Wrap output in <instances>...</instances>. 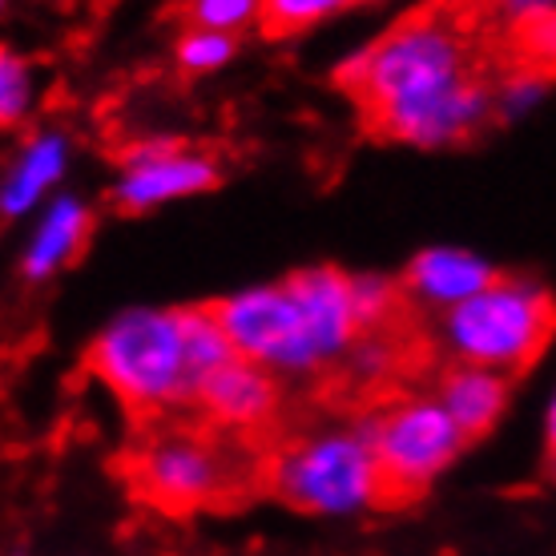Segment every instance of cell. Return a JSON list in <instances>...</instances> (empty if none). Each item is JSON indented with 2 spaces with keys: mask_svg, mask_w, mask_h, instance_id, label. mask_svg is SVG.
<instances>
[{
  "mask_svg": "<svg viewBox=\"0 0 556 556\" xmlns=\"http://www.w3.org/2000/svg\"><path fill=\"white\" fill-rule=\"evenodd\" d=\"M496 16L484 0H435L343 61L339 85L376 138L459 146L496 110Z\"/></svg>",
  "mask_w": 556,
  "mask_h": 556,
  "instance_id": "cell-1",
  "label": "cell"
},
{
  "mask_svg": "<svg viewBox=\"0 0 556 556\" xmlns=\"http://www.w3.org/2000/svg\"><path fill=\"white\" fill-rule=\"evenodd\" d=\"M235 359L214 306L190 311H129L93 339L89 371L138 416H166L194 404L198 383Z\"/></svg>",
  "mask_w": 556,
  "mask_h": 556,
  "instance_id": "cell-2",
  "label": "cell"
},
{
  "mask_svg": "<svg viewBox=\"0 0 556 556\" xmlns=\"http://www.w3.org/2000/svg\"><path fill=\"white\" fill-rule=\"evenodd\" d=\"M251 440L214 428H157L126 456V480L141 504L190 516L218 508L251 488H266V452L247 456Z\"/></svg>",
  "mask_w": 556,
  "mask_h": 556,
  "instance_id": "cell-3",
  "label": "cell"
},
{
  "mask_svg": "<svg viewBox=\"0 0 556 556\" xmlns=\"http://www.w3.org/2000/svg\"><path fill=\"white\" fill-rule=\"evenodd\" d=\"M266 492L299 513H359L383 504V472L367 428H331L266 452Z\"/></svg>",
  "mask_w": 556,
  "mask_h": 556,
  "instance_id": "cell-4",
  "label": "cell"
},
{
  "mask_svg": "<svg viewBox=\"0 0 556 556\" xmlns=\"http://www.w3.org/2000/svg\"><path fill=\"white\" fill-rule=\"evenodd\" d=\"M444 348L459 363L520 376L556 334V299L536 282L492 278L484 291L444 315Z\"/></svg>",
  "mask_w": 556,
  "mask_h": 556,
  "instance_id": "cell-5",
  "label": "cell"
},
{
  "mask_svg": "<svg viewBox=\"0 0 556 556\" xmlns=\"http://www.w3.org/2000/svg\"><path fill=\"white\" fill-rule=\"evenodd\" d=\"M383 472V504H407L424 496L464 447V431L440 400H400L367 424Z\"/></svg>",
  "mask_w": 556,
  "mask_h": 556,
  "instance_id": "cell-6",
  "label": "cell"
},
{
  "mask_svg": "<svg viewBox=\"0 0 556 556\" xmlns=\"http://www.w3.org/2000/svg\"><path fill=\"white\" fill-rule=\"evenodd\" d=\"M214 315L223 323L235 355L263 363V367H282V371H311L303 311L287 282L230 294L214 306Z\"/></svg>",
  "mask_w": 556,
  "mask_h": 556,
  "instance_id": "cell-7",
  "label": "cell"
},
{
  "mask_svg": "<svg viewBox=\"0 0 556 556\" xmlns=\"http://www.w3.org/2000/svg\"><path fill=\"white\" fill-rule=\"evenodd\" d=\"M122 181L113 186V206L126 214H141L174 198L206 194L218 181V166L206 153H194L178 141H138L134 150L122 153Z\"/></svg>",
  "mask_w": 556,
  "mask_h": 556,
  "instance_id": "cell-8",
  "label": "cell"
},
{
  "mask_svg": "<svg viewBox=\"0 0 556 556\" xmlns=\"http://www.w3.org/2000/svg\"><path fill=\"white\" fill-rule=\"evenodd\" d=\"M194 404L202 407L206 428L238 440H263L278 416V383L270 367L235 355L198 383Z\"/></svg>",
  "mask_w": 556,
  "mask_h": 556,
  "instance_id": "cell-9",
  "label": "cell"
},
{
  "mask_svg": "<svg viewBox=\"0 0 556 556\" xmlns=\"http://www.w3.org/2000/svg\"><path fill=\"white\" fill-rule=\"evenodd\" d=\"M492 282V266L484 258H476L468 251H424L416 263L407 266L404 275V291L407 299H419V303L431 306H459L468 303L472 294H480Z\"/></svg>",
  "mask_w": 556,
  "mask_h": 556,
  "instance_id": "cell-10",
  "label": "cell"
},
{
  "mask_svg": "<svg viewBox=\"0 0 556 556\" xmlns=\"http://www.w3.org/2000/svg\"><path fill=\"white\" fill-rule=\"evenodd\" d=\"M508 379L513 376H504V371L459 363V367H452L444 376L435 400L447 407V416L456 419L459 431L468 440H476V435H484L501 419L504 404H508Z\"/></svg>",
  "mask_w": 556,
  "mask_h": 556,
  "instance_id": "cell-11",
  "label": "cell"
},
{
  "mask_svg": "<svg viewBox=\"0 0 556 556\" xmlns=\"http://www.w3.org/2000/svg\"><path fill=\"white\" fill-rule=\"evenodd\" d=\"M501 73H532V77H556V4L532 9V13L508 16V28L496 37Z\"/></svg>",
  "mask_w": 556,
  "mask_h": 556,
  "instance_id": "cell-12",
  "label": "cell"
},
{
  "mask_svg": "<svg viewBox=\"0 0 556 556\" xmlns=\"http://www.w3.org/2000/svg\"><path fill=\"white\" fill-rule=\"evenodd\" d=\"M85 238H89V214H85V206L73 202V198H56L25 254V278L37 282V278H49L53 270H61L73 254L81 251Z\"/></svg>",
  "mask_w": 556,
  "mask_h": 556,
  "instance_id": "cell-13",
  "label": "cell"
},
{
  "mask_svg": "<svg viewBox=\"0 0 556 556\" xmlns=\"http://www.w3.org/2000/svg\"><path fill=\"white\" fill-rule=\"evenodd\" d=\"M61 169H65V138L45 134V138L28 141L25 150H21V157H16L13 174L4 178V194H0L4 214H9V218L25 214V210L61 178Z\"/></svg>",
  "mask_w": 556,
  "mask_h": 556,
  "instance_id": "cell-14",
  "label": "cell"
},
{
  "mask_svg": "<svg viewBox=\"0 0 556 556\" xmlns=\"http://www.w3.org/2000/svg\"><path fill=\"white\" fill-rule=\"evenodd\" d=\"M348 4L351 0H263L258 25H263L266 37H291V33L319 25L323 16L339 13Z\"/></svg>",
  "mask_w": 556,
  "mask_h": 556,
  "instance_id": "cell-15",
  "label": "cell"
},
{
  "mask_svg": "<svg viewBox=\"0 0 556 556\" xmlns=\"http://www.w3.org/2000/svg\"><path fill=\"white\" fill-rule=\"evenodd\" d=\"M235 56V33L214 28H190L178 41V70L181 73H214Z\"/></svg>",
  "mask_w": 556,
  "mask_h": 556,
  "instance_id": "cell-16",
  "label": "cell"
},
{
  "mask_svg": "<svg viewBox=\"0 0 556 556\" xmlns=\"http://www.w3.org/2000/svg\"><path fill=\"white\" fill-rule=\"evenodd\" d=\"M263 13V0H186V25L190 28H214V33H235L251 25Z\"/></svg>",
  "mask_w": 556,
  "mask_h": 556,
  "instance_id": "cell-17",
  "label": "cell"
},
{
  "mask_svg": "<svg viewBox=\"0 0 556 556\" xmlns=\"http://www.w3.org/2000/svg\"><path fill=\"white\" fill-rule=\"evenodd\" d=\"M25 110H28L25 61H16L13 53H4L0 56V117H4V126H13Z\"/></svg>",
  "mask_w": 556,
  "mask_h": 556,
  "instance_id": "cell-18",
  "label": "cell"
},
{
  "mask_svg": "<svg viewBox=\"0 0 556 556\" xmlns=\"http://www.w3.org/2000/svg\"><path fill=\"white\" fill-rule=\"evenodd\" d=\"M544 440H548V459H553V472H556V400L548 407V424H544Z\"/></svg>",
  "mask_w": 556,
  "mask_h": 556,
  "instance_id": "cell-19",
  "label": "cell"
}]
</instances>
